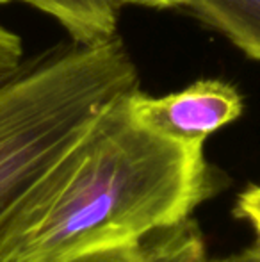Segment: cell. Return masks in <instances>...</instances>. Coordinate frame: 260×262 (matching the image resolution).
<instances>
[{"instance_id":"6da1fadb","label":"cell","mask_w":260,"mask_h":262,"mask_svg":"<svg viewBox=\"0 0 260 262\" xmlns=\"http://www.w3.org/2000/svg\"><path fill=\"white\" fill-rule=\"evenodd\" d=\"M127 97L73 150L16 262H59L135 243L187 221L214 194L203 146L182 145L139 125Z\"/></svg>"},{"instance_id":"7a4b0ae2","label":"cell","mask_w":260,"mask_h":262,"mask_svg":"<svg viewBox=\"0 0 260 262\" xmlns=\"http://www.w3.org/2000/svg\"><path fill=\"white\" fill-rule=\"evenodd\" d=\"M137 86V68L118 36L72 39L0 75V262H16L73 150Z\"/></svg>"},{"instance_id":"3957f363","label":"cell","mask_w":260,"mask_h":262,"mask_svg":"<svg viewBox=\"0 0 260 262\" xmlns=\"http://www.w3.org/2000/svg\"><path fill=\"white\" fill-rule=\"evenodd\" d=\"M127 107L130 116L148 130L182 145L203 146L208 136L243 114L244 102L232 84L205 79L164 97L135 90L127 97Z\"/></svg>"},{"instance_id":"277c9868","label":"cell","mask_w":260,"mask_h":262,"mask_svg":"<svg viewBox=\"0 0 260 262\" xmlns=\"http://www.w3.org/2000/svg\"><path fill=\"white\" fill-rule=\"evenodd\" d=\"M205 246L191 220L164 228L129 245L75 255L59 262H201Z\"/></svg>"},{"instance_id":"5b68a950","label":"cell","mask_w":260,"mask_h":262,"mask_svg":"<svg viewBox=\"0 0 260 262\" xmlns=\"http://www.w3.org/2000/svg\"><path fill=\"white\" fill-rule=\"evenodd\" d=\"M173 7L187 9L260 61V0H173Z\"/></svg>"},{"instance_id":"8992f818","label":"cell","mask_w":260,"mask_h":262,"mask_svg":"<svg viewBox=\"0 0 260 262\" xmlns=\"http://www.w3.org/2000/svg\"><path fill=\"white\" fill-rule=\"evenodd\" d=\"M14 2V0H9ZM52 16L82 43L107 39L116 34L118 9L109 0H16Z\"/></svg>"},{"instance_id":"52a82bcc","label":"cell","mask_w":260,"mask_h":262,"mask_svg":"<svg viewBox=\"0 0 260 262\" xmlns=\"http://www.w3.org/2000/svg\"><path fill=\"white\" fill-rule=\"evenodd\" d=\"M233 214L241 220H246L257 234V245L260 246V184L250 186L239 194Z\"/></svg>"},{"instance_id":"ba28073f","label":"cell","mask_w":260,"mask_h":262,"mask_svg":"<svg viewBox=\"0 0 260 262\" xmlns=\"http://www.w3.org/2000/svg\"><path fill=\"white\" fill-rule=\"evenodd\" d=\"M21 55H23V49H21L20 36L0 25V75L13 72L21 62Z\"/></svg>"},{"instance_id":"9c48e42d","label":"cell","mask_w":260,"mask_h":262,"mask_svg":"<svg viewBox=\"0 0 260 262\" xmlns=\"http://www.w3.org/2000/svg\"><path fill=\"white\" fill-rule=\"evenodd\" d=\"M116 9L129 6H139V7H155V9H168L173 7V0H109Z\"/></svg>"},{"instance_id":"30bf717a","label":"cell","mask_w":260,"mask_h":262,"mask_svg":"<svg viewBox=\"0 0 260 262\" xmlns=\"http://www.w3.org/2000/svg\"><path fill=\"white\" fill-rule=\"evenodd\" d=\"M201 262H260V246L255 243V246L237 253V255L225 257V259H214V260L203 259Z\"/></svg>"},{"instance_id":"8fae6325","label":"cell","mask_w":260,"mask_h":262,"mask_svg":"<svg viewBox=\"0 0 260 262\" xmlns=\"http://www.w3.org/2000/svg\"><path fill=\"white\" fill-rule=\"evenodd\" d=\"M4 4H9V0H0V6H4Z\"/></svg>"}]
</instances>
